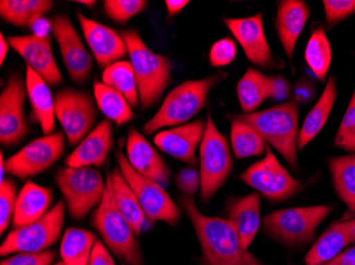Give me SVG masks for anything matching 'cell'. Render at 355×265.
<instances>
[{"label":"cell","mask_w":355,"mask_h":265,"mask_svg":"<svg viewBox=\"0 0 355 265\" xmlns=\"http://www.w3.org/2000/svg\"><path fill=\"white\" fill-rule=\"evenodd\" d=\"M180 205L196 232L203 265H263L243 250L236 229L228 219L202 214L191 195H181Z\"/></svg>","instance_id":"6da1fadb"},{"label":"cell","mask_w":355,"mask_h":265,"mask_svg":"<svg viewBox=\"0 0 355 265\" xmlns=\"http://www.w3.org/2000/svg\"><path fill=\"white\" fill-rule=\"evenodd\" d=\"M121 35L125 39L128 55L135 71L139 103L144 109H149L159 102L171 83L173 71L171 60L153 53L137 30H127Z\"/></svg>","instance_id":"7a4b0ae2"},{"label":"cell","mask_w":355,"mask_h":265,"mask_svg":"<svg viewBox=\"0 0 355 265\" xmlns=\"http://www.w3.org/2000/svg\"><path fill=\"white\" fill-rule=\"evenodd\" d=\"M91 224L98 231L103 244L112 254L125 261V264L141 265L143 255L137 235L115 202L111 174H107L105 197L92 214Z\"/></svg>","instance_id":"3957f363"},{"label":"cell","mask_w":355,"mask_h":265,"mask_svg":"<svg viewBox=\"0 0 355 265\" xmlns=\"http://www.w3.org/2000/svg\"><path fill=\"white\" fill-rule=\"evenodd\" d=\"M233 118L248 123L284 157L293 169L296 168L299 136V109L296 103H283L259 113L234 116Z\"/></svg>","instance_id":"277c9868"},{"label":"cell","mask_w":355,"mask_h":265,"mask_svg":"<svg viewBox=\"0 0 355 265\" xmlns=\"http://www.w3.org/2000/svg\"><path fill=\"white\" fill-rule=\"evenodd\" d=\"M220 79V75H211L196 81H187L175 87L165 98L153 118L144 125V133L151 135L164 127L185 125L205 107L209 91Z\"/></svg>","instance_id":"5b68a950"},{"label":"cell","mask_w":355,"mask_h":265,"mask_svg":"<svg viewBox=\"0 0 355 265\" xmlns=\"http://www.w3.org/2000/svg\"><path fill=\"white\" fill-rule=\"evenodd\" d=\"M55 181L69 214L77 221L85 219L95 207L101 205L107 189V181L98 170L91 167L58 169Z\"/></svg>","instance_id":"8992f818"},{"label":"cell","mask_w":355,"mask_h":265,"mask_svg":"<svg viewBox=\"0 0 355 265\" xmlns=\"http://www.w3.org/2000/svg\"><path fill=\"white\" fill-rule=\"evenodd\" d=\"M331 210L324 205L282 209L267 214L263 226L267 235L283 244H306L314 239L317 228Z\"/></svg>","instance_id":"52a82bcc"},{"label":"cell","mask_w":355,"mask_h":265,"mask_svg":"<svg viewBox=\"0 0 355 265\" xmlns=\"http://www.w3.org/2000/svg\"><path fill=\"white\" fill-rule=\"evenodd\" d=\"M201 199L209 203L223 187L232 170V156L228 140L207 116L205 135L200 143Z\"/></svg>","instance_id":"ba28073f"},{"label":"cell","mask_w":355,"mask_h":265,"mask_svg":"<svg viewBox=\"0 0 355 265\" xmlns=\"http://www.w3.org/2000/svg\"><path fill=\"white\" fill-rule=\"evenodd\" d=\"M67 205L59 201L43 218L27 226L14 228L0 246L5 257L19 253H42L48 250L61 237L65 222Z\"/></svg>","instance_id":"9c48e42d"},{"label":"cell","mask_w":355,"mask_h":265,"mask_svg":"<svg viewBox=\"0 0 355 265\" xmlns=\"http://www.w3.org/2000/svg\"><path fill=\"white\" fill-rule=\"evenodd\" d=\"M116 159L123 179L132 188L149 221H161L169 225H177L180 222V208L162 185L137 173L123 152L116 155Z\"/></svg>","instance_id":"30bf717a"},{"label":"cell","mask_w":355,"mask_h":265,"mask_svg":"<svg viewBox=\"0 0 355 265\" xmlns=\"http://www.w3.org/2000/svg\"><path fill=\"white\" fill-rule=\"evenodd\" d=\"M55 117L69 145L81 143L95 129L97 109L95 99L87 91L61 89L55 95Z\"/></svg>","instance_id":"8fae6325"},{"label":"cell","mask_w":355,"mask_h":265,"mask_svg":"<svg viewBox=\"0 0 355 265\" xmlns=\"http://www.w3.org/2000/svg\"><path fill=\"white\" fill-rule=\"evenodd\" d=\"M65 141L64 131H55L32 140L6 159V173L21 181L42 174L63 156Z\"/></svg>","instance_id":"7c38bea8"},{"label":"cell","mask_w":355,"mask_h":265,"mask_svg":"<svg viewBox=\"0 0 355 265\" xmlns=\"http://www.w3.org/2000/svg\"><path fill=\"white\" fill-rule=\"evenodd\" d=\"M241 179L245 184L272 202L287 200L302 188L300 181L291 175L269 147L266 149L264 158L249 167Z\"/></svg>","instance_id":"4fadbf2b"},{"label":"cell","mask_w":355,"mask_h":265,"mask_svg":"<svg viewBox=\"0 0 355 265\" xmlns=\"http://www.w3.org/2000/svg\"><path fill=\"white\" fill-rule=\"evenodd\" d=\"M26 80L14 73L8 77L0 95V141L5 147H16L29 134L26 120Z\"/></svg>","instance_id":"5bb4252c"},{"label":"cell","mask_w":355,"mask_h":265,"mask_svg":"<svg viewBox=\"0 0 355 265\" xmlns=\"http://www.w3.org/2000/svg\"><path fill=\"white\" fill-rule=\"evenodd\" d=\"M53 37L57 39L64 65L67 73L77 84H85L93 69V59L71 19L63 14L51 19Z\"/></svg>","instance_id":"9a60e30c"},{"label":"cell","mask_w":355,"mask_h":265,"mask_svg":"<svg viewBox=\"0 0 355 265\" xmlns=\"http://www.w3.org/2000/svg\"><path fill=\"white\" fill-rule=\"evenodd\" d=\"M10 47L13 48L25 60L27 66L33 69L49 85H59L63 75L58 67L53 55L51 37H40L37 35L9 37Z\"/></svg>","instance_id":"2e32d148"},{"label":"cell","mask_w":355,"mask_h":265,"mask_svg":"<svg viewBox=\"0 0 355 265\" xmlns=\"http://www.w3.org/2000/svg\"><path fill=\"white\" fill-rule=\"evenodd\" d=\"M225 24L252 63L265 68L278 67L265 35L262 13L246 19H225Z\"/></svg>","instance_id":"e0dca14e"},{"label":"cell","mask_w":355,"mask_h":265,"mask_svg":"<svg viewBox=\"0 0 355 265\" xmlns=\"http://www.w3.org/2000/svg\"><path fill=\"white\" fill-rule=\"evenodd\" d=\"M77 16L85 41L99 67L105 69L128 55L125 39L114 29L89 19L83 13H78Z\"/></svg>","instance_id":"ac0fdd59"},{"label":"cell","mask_w":355,"mask_h":265,"mask_svg":"<svg viewBox=\"0 0 355 265\" xmlns=\"http://www.w3.org/2000/svg\"><path fill=\"white\" fill-rule=\"evenodd\" d=\"M205 127V121L196 120L168 131H159L155 137V145L173 158L195 165L197 147L202 141Z\"/></svg>","instance_id":"d6986e66"},{"label":"cell","mask_w":355,"mask_h":265,"mask_svg":"<svg viewBox=\"0 0 355 265\" xmlns=\"http://www.w3.org/2000/svg\"><path fill=\"white\" fill-rule=\"evenodd\" d=\"M125 147L128 161L137 173L162 186L168 184L171 170L164 159L135 127L129 129Z\"/></svg>","instance_id":"ffe728a7"},{"label":"cell","mask_w":355,"mask_h":265,"mask_svg":"<svg viewBox=\"0 0 355 265\" xmlns=\"http://www.w3.org/2000/svg\"><path fill=\"white\" fill-rule=\"evenodd\" d=\"M113 145V125L109 119H105L69 155L65 165L71 168L103 167Z\"/></svg>","instance_id":"44dd1931"},{"label":"cell","mask_w":355,"mask_h":265,"mask_svg":"<svg viewBox=\"0 0 355 265\" xmlns=\"http://www.w3.org/2000/svg\"><path fill=\"white\" fill-rule=\"evenodd\" d=\"M27 97L31 105V119L41 127L44 135L53 134L55 129V97L45 80L27 66L26 69Z\"/></svg>","instance_id":"7402d4cb"},{"label":"cell","mask_w":355,"mask_h":265,"mask_svg":"<svg viewBox=\"0 0 355 265\" xmlns=\"http://www.w3.org/2000/svg\"><path fill=\"white\" fill-rule=\"evenodd\" d=\"M261 197L251 193L246 197L233 199L227 206L228 220L236 229L243 250L248 248L254 241L261 225Z\"/></svg>","instance_id":"603a6c76"},{"label":"cell","mask_w":355,"mask_h":265,"mask_svg":"<svg viewBox=\"0 0 355 265\" xmlns=\"http://www.w3.org/2000/svg\"><path fill=\"white\" fill-rule=\"evenodd\" d=\"M310 8L300 0H283L279 3L277 31L287 57L292 62L297 42L310 17Z\"/></svg>","instance_id":"cb8c5ba5"},{"label":"cell","mask_w":355,"mask_h":265,"mask_svg":"<svg viewBox=\"0 0 355 265\" xmlns=\"http://www.w3.org/2000/svg\"><path fill=\"white\" fill-rule=\"evenodd\" d=\"M53 201V189L40 186L32 181H28L19 191L14 212V228L27 226L43 218L51 210Z\"/></svg>","instance_id":"d4e9b609"},{"label":"cell","mask_w":355,"mask_h":265,"mask_svg":"<svg viewBox=\"0 0 355 265\" xmlns=\"http://www.w3.org/2000/svg\"><path fill=\"white\" fill-rule=\"evenodd\" d=\"M351 243L348 222H334L306 254L305 265L324 264L338 256Z\"/></svg>","instance_id":"484cf974"},{"label":"cell","mask_w":355,"mask_h":265,"mask_svg":"<svg viewBox=\"0 0 355 265\" xmlns=\"http://www.w3.org/2000/svg\"><path fill=\"white\" fill-rule=\"evenodd\" d=\"M336 97V81L334 77H330L324 93L306 116L302 127L299 131L298 143H297L299 150H302L303 147H306L319 134V131L324 129L334 107Z\"/></svg>","instance_id":"4316f807"},{"label":"cell","mask_w":355,"mask_h":265,"mask_svg":"<svg viewBox=\"0 0 355 265\" xmlns=\"http://www.w3.org/2000/svg\"><path fill=\"white\" fill-rule=\"evenodd\" d=\"M110 174H111L112 188H113V194H114L117 207L123 217L127 219L128 222L130 223L135 235L139 236L146 222V214L144 212L132 188L123 179L121 170L116 167Z\"/></svg>","instance_id":"83f0119b"},{"label":"cell","mask_w":355,"mask_h":265,"mask_svg":"<svg viewBox=\"0 0 355 265\" xmlns=\"http://www.w3.org/2000/svg\"><path fill=\"white\" fill-rule=\"evenodd\" d=\"M97 237L87 229L69 227L62 237L60 255L65 265H89Z\"/></svg>","instance_id":"f1b7e54d"},{"label":"cell","mask_w":355,"mask_h":265,"mask_svg":"<svg viewBox=\"0 0 355 265\" xmlns=\"http://www.w3.org/2000/svg\"><path fill=\"white\" fill-rule=\"evenodd\" d=\"M55 3L49 0H1L0 16L16 27H30L37 17L51 11Z\"/></svg>","instance_id":"f546056e"},{"label":"cell","mask_w":355,"mask_h":265,"mask_svg":"<svg viewBox=\"0 0 355 265\" xmlns=\"http://www.w3.org/2000/svg\"><path fill=\"white\" fill-rule=\"evenodd\" d=\"M94 99L99 111L117 125H125L135 118L132 107L127 99L103 82L94 83Z\"/></svg>","instance_id":"4dcf8cb0"},{"label":"cell","mask_w":355,"mask_h":265,"mask_svg":"<svg viewBox=\"0 0 355 265\" xmlns=\"http://www.w3.org/2000/svg\"><path fill=\"white\" fill-rule=\"evenodd\" d=\"M333 186L350 212L355 213V153L329 159Z\"/></svg>","instance_id":"1f68e13d"},{"label":"cell","mask_w":355,"mask_h":265,"mask_svg":"<svg viewBox=\"0 0 355 265\" xmlns=\"http://www.w3.org/2000/svg\"><path fill=\"white\" fill-rule=\"evenodd\" d=\"M237 95L243 111L252 113L269 98V77L248 68L237 84Z\"/></svg>","instance_id":"d6a6232c"},{"label":"cell","mask_w":355,"mask_h":265,"mask_svg":"<svg viewBox=\"0 0 355 265\" xmlns=\"http://www.w3.org/2000/svg\"><path fill=\"white\" fill-rule=\"evenodd\" d=\"M103 84L119 91L137 109L139 104V93L135 71L130 61H119L112 64L103 73Z\"/></svg>","instance_id":"836d02e7"},{"label":"cell","mask_w":355,"mask_h":265,"mask_svg":"<svg viewBox=\"0 0 355 265\" xmlns=\"http://www.w3.org/2000/svg\"><path fill=\"white\" fill-rule=\"evenodd\" d=\"M304 55L315 77L324 81L332 62V48L324 28H317L312 32Z\"/></svg>","instance_id":"e575fe53"},{"label":"cell","mask_w":355,"mask_h":265,"mask_svg":"<svg viewBox=\"0 0 355 265\" xmlns=\"http://www.w3.org/2000/svg\"><path fill=\"white\" fill-rule=\"evenodd\" d=\"M231 145L237 158L260 156L266 152V141L252 127L233 118L231 123Z\"/></svg>","instance_id":"d590c367"},{"label":"cell","mask_w":355,"mask_h":265,"mask_svg":"<svg viewBox=\"0 0 355 265\" xmlns=\"http://www.w3.org/2000/svg\"><path fill=\"white\" fill-rule=\"evenodd\" d=\"M15 181L6 179L0 181V234L7 231L13 221L16 201L19 197Z\"/></svg>","instance_id":"8d00e7d4"},{"label":"cell","mask_w":355,"mask_h":265,"mask_svg":"<svg viewBox=\"0 0 355 265\" xmlns=\"http://www.w3.org/2000/svg\"><path fill=\"white\" fill-rule=\"evenodd\" d=\"M146 7L147 1L144 0H105L103 3L107 17L119 24L128 23Z\"/></svg>","instance_id":"74e56055"},{"label":"cell","mask_w":355,"mask_h":265,"mask_svg":"<svg viewBox=\"0 0 355 265\" xmlns=\"http://www.w3.org/2000/svg\"><path fill=\"white\" fill-rule=\"evenodd\" d=\"M334 145L347 152L355 153V89L337 131Z\"/></svg>","instance_id":"f35d334b"},{"label":"cell","mask_w":355,"mask_h":265,"mask_svg":"<svg viewBox=\"0 0 355 265\" xmlns=\"http://www.w3.org/2000/svg\"><path fill=\"white\" fill-rule=\"evenodd\" d=\"M237 55L235 42L231 39H223L216 42L209 51V63L214 67L230 65Z\"/></svg>","instance_id":"ab89813d"},{"label":"cell","mask_w":355,"mask_h":265,"mask_svg":"<svg viewBox=\"0 0 355 265\" xmlns=\"http://www.w3.org/2000/svg\"><path fill=\"white\" fill-rule=\"evenodd\" d=\"M329 26H335L355 13V0H324Z\"/></svg>","instance_id":"60d3db41"},{"label":"cell","mask_w":355,"mask_h":265,"mask_svg":"<svg viewBox=\"0 0 355 265\" xmlns=\"http://www.w3.org/2000/svg\"><path fill=\"white\" fill-rule=\"evenodd\" d=\"M55 259V252L19 253L1 261L0 265H51Z\"/></svg>","instance_id":"b9f144b4"},{"label":"cell","mask_w":355,"mask_h":265,"mask_svg":"<svg viewBox=\"0 0 355 265\" xmlns=\"http://www.w3.org/2000/svg\"><path fill=\"white\" fill-rule=\"evenodd\" d=\"M175 184L185 195H193L201 186L200 172L196 169H183L175 177Z\"/></svg>","instance_id":"7bdbcfd3"},{"label":"cell","mask_w":355,"mask_h":265,"mask_svg":"<svg viewBox=\"0 0 355 265\" xmlns=\"http://www.w3.org/2000/svg\"><path fill=\"white\" fill-rule=\"evenodd\" d=\"M289 83L283 77H269V98L273 100H284L288 95Z\"/></svg>","instance_id":"ee69618b"},{"label":"cell","mask_w":355,"mask_h":265,"mask_svg":"<svg viewBox=\"0 0 355 265\" xmlns=\"http://www.w3.org/2000/svg\"><path fill=\"white\" fill-rule=\"evenodd\" d=\"M89 265H116L114 259L112 257L111 252L101 241L97 240L89 259Z\"/></svg>","instance_id":"f6af8a7d"},{"label":"cell","mask_w":355,"mask_h":265,"mask_svg":"<svg viewBox=\"0 0 355 265\" xmlns=\"http://www.w3.org/2000/svg\"><path fill=\"white\" fill-rule=\"evenodd\" d=\"M29 28L33 35L40 37H51V31L53 32V24H51V21H48L45 16L37 17V19L32 21Z\"/></svg>","instance_id":"bcb514c9"},{"label":"cell","mask_w":355,"mask_h":265,"mask_svg":"<svg viewBox=\"0 0 355 265\" xmlns=\"http://www.w3.org/2000/svg\"><path fill=\"white\" fill-rule=\"evenodd\" d=\"M322 265H355V247L343 250L333 260L329 261V262Z\"/></svg>","instance_id":"7dc6e473"},{"label":"cell","mask_w":355,"mask_h":265,"mask_svg":"<svg viewBox=\"0 0 355 265\" xmlns=\"http://www.w3.org/2000/svg\"><path fill=\"white\" fill-rule=\"evenodd\" d=\"M166 3L167 12L169 16L177 15L180 13L185 7H187L189 1L187 0H167Z\"/></svg>","instance_id":"c3c4849f"},{"label":"cell","mask_w":355,"mask_h":265,"mask_svg":"<svg viewBox=\"0 0 355 265\" xmlns=\"http://www.w3.org/2000/svg\"><path fill=\"white\" fill-rule=\"evenodd\" d=\"M10 44L8 43L6 37H3V33L0 35V64L3 65L5 63L6 57H7L8 53H9Z\"/></svg>","instance_id":"681fc988"},{"label":"cell","mask_w":355,"mask_h":265,"mask_svg":"<svg viewBox=\"0 0 355 265\" xmlns=\"http://www.w3.org/2000/svg\"><path fill=\"white\" fill-rule=\"evenodd\" d=\"M5 158H3V152H1V154H0V175H1V177H0V181H5V175H6V165H5Z\"/></svg>","instance_id":"f907efd6"},{"label":"cell","mask_w":355,"mask_h":265,"mask_svg":"<svg viewBox=\"0 0 355 265\" xmlns=\"http://www.w3.org/2000/svg\"><path fill=\"white\" fill-rule=\"evenodd\" d=\"M347 222H348L351 240H352V243H355V218H353L352 220L347 221Z\"/></svg>","instance_id":"816d5d0a"},{"label":"cell","mask_w":355,"mask_h":265,"mask_svg":"<svg viewBox=\"0 0 355 265\" xmlns=\"http://www.w3.org/2000/svg\"><path fill=\"white\" fill-rule=\"evenodd\" d=\"M75 3H80V5L87 6V7H94V6L96 5L95 0H77Z\"/></svg>","instance_id":"f5cc1de1"},{"label":"cell","mask_w":355,"mask_h":265,"mask_svg":"<svg viewBox=\"0 0 355 265\" xmlns=\"http://www.w3.org/2000/svg\"><path fill=\"white\" fill-rule=\"evenodd\" d=\"M53 265H65V263H64L63 261H60V262L55 263V264Z\"/></svg>","instance_id":"db71d44e"},{"label":"cell","mask_w":355,"mask_h":265,"mask_svg":"<svg viewBox=\"0 0 355 265\" xmlns=\"http://www.w3.org/2000/svg\"><path fill=\"white\" fill-rule=\"evenodd\" d=\"M123 265H128V264H123Z\"/></svg>","instance_id":"11a10c76"}]
</instances>
